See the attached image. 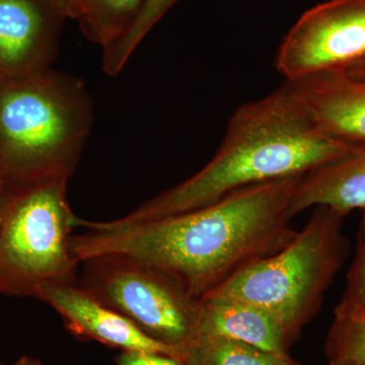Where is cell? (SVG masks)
<instances>
[{
    "instance_id": "obj_23",
    "label": "cell",
    "mask_w": 365,
    "mask_h": 365,
    "mask_svg": "<svg viewBox=\"0 0 365 365\" xmlns=\"http://www.w3.org/2000/svg\"><path fill=\"white\" fill-rule=\"evenodd\" d=\"M0 365H2L1 364H0Z\"/></svg>"
},
{
    "instance_id": "obj_14",
    "label": "cell",
    "mask_w": 365,
    "mask_h": 365,
    "mask_svg": "<svg viewBox=\"0 0 365 365\" xmlns=\"http://www.w3.org/2000/svg\"><path fill=\"white\" fill-rule=\"evenodd\" d=\"M76 16L86 39L106 48L133 25L145 0H76Z\"/></svg>"
},
{
    "instance_id": "obj_7",
    "label": "cell",
    "mask_w": 365,
    "mask_h": 365,
    "mask_svg": "<svg viewBox=\"0 0 365 365\" xmlns=\"http://www.w3.org/2000/svg\"><path fill=\"white\" fill-rule=\"evenodd\" d=\"M364 60L365 0H328L302 14L281 43L275 64L294 81Z\"/></svg>"
},
{
    "instance_id": "obj_5",
    "label": "cell",
    "mask_w": 365,
    "mask_h": 365,
    "mask_svg": "<svg viewBox=\"0 0 365 365\" xmlns=\"http://www.w3.org/2000/svg\"><path fill=\"white\" fill-rule=\"evenodd\" d=\"M66 178L7 182L0 204V294L33 297L41 285L78 282L72 230L81 218Z\"/></svg>"
},
{
    "instance_id": "obj_13",
    "label": "cell",
    "mask_w": 365,
    "mask_h": 365,
    "mask_svg": "<svg viewBox=\"0 0 365 365\" xmlns=\"http://www.w3.org/2000/svg\"><path fill=\"white\" fill-rule=\"evenodd\" d=\"M184 365H297L289 355L274 354L215 335H198L177 348Z\"/></svg>"
},
{
    "instance_id": "obj_18",
    "label": "cell",
    "mask_w": 365,
    "mask_h": 365,
    "mask_svg": "<svg viewBox=\"0 0 365 365\" xmlns=\"http://www.w3.org/2000/svg\"><path fill=\"white\" fill-rule=\"evenodd\" d=\"M117 365H184L180 360L162 353L122 351L117 357Z\"/></svg>"
},
{
    "instance_id": "obj_6",
    "label": "cell",
    "mask_w": 365,
    "mask_h": 365,
    "mask_svg": "<svg viewBox=\"0 0 365 365\" xmlns=\"http://www.w3.org/2000/svg\"><path fill=\"white\" fill-rule=\"evenodd\" d=\"M78 284L153 339L177 348L195 336L200 299L143 262L103 254L81 262Z\"/></svg>"
},
{
    "instance_id": "obj_19",
    "label": "cell",
    "mask_w": 365,
    "mask_h": 365,
    "mask_svg": "<svg viewBox=\"0 0 365 365\" xmlns=\"http://www.w3.org/2000/svg\"><path fill=\"white\" fill-rule=\"evenodd\" d=\"M50 2L53 6L58 7L62 11L66 14L68 19L76 20V0H45Z\"/></svg>"
},
{
    "instance_id": "obj_17",
    "label": "cell",
    "mask_w": 365,
    "mask_h": 365,
    "mask_svg": "<svg viewBox=\"0 0 365 365\" xmlns=\"http://www.w3.org/2000/svg\"><path fill=\"white\" fill-rule=\"evenodd\" d=\"M335 318H365V209L360 220L356 237V249L346 277V285Z\"/></svg>"
},
{
    "instance_id": "obj_2",
    "label": "cell",
    "mask_w": 365,
    "mask_h": 365,
    "mask_svg": "<svg viewBox=\"0 0 365 365\" xmlns=\"http://www.w3.org/2000/svg\"><path fill=\"white\" fill-rule=\"evenodd\" d=\"M354 145L324 131L285 83L234 113L215 155L194 176L114 222L126 225L179 215L254 185L304 176Z\"/></svg>"
},
{
    "instance_id": "obj_15",
    "label": "cell",
    "mask_w": 365,
    "mask_h": 365,
    "mask_svg": "<svg viewBox=\"0 0 365 365\" xmlns=\"http://www.w3.org/2000/svg\"><path fill=\"white\" fill-rule=\"evenodd\" d=\"M178 1L179 0H145L130 29L117 42L103 50V71L109 76H118L144 38Z\"/></svg>"
},
{
    "instance_id": "obj_4",
    "label": "cell",
    "mask_w": 365,
    "mask_h": 365,
    "mask_svg": "<svg viewBox=\"0 0 365 365\" xmlns=\"http://www.w3.org/2000/svg\"><path fill=\"white\" fill-rule=\"evenodd\" d=\"M345 217L334 209L317 206L284 248L203 297L241 300L260 307L297 339L318 314L327 290L349 255V242L343 232Z\"/></svg>"
},
{
    "instance_id": "obj_8",
    "label": "cell",
    "mask_w": 365,
    "mask_h": 365,
    "mask_svg": "<svg viewBox=\"0 0 365 365\" xmlns=\"http://www.w3.org/2000/svg\"><path fill=\"white\" fill-rule=\"evenodd\" d=\"M66 20L45 0H0V83L52 68Z\"/></svg>"
},
{
    "instance_id": "obj_21",
    "label": "cell",
    "mask_w": 365,
    "mask_h": 365,
    "mask_svg": "<svg viewBox=\"0 0 365 365\" xmlns=\"http://www.w3.org/2000/svg\"><path fill=\"white\" fill-rule=\"evenodd\" d=\"M13 365H43L39 359L29 355H23L20 359H16Z\"/></svg>"
},
{
    "instance_id": "obj_10",
    "label": "cell",
    "mask_w": 365,
    "mask_h": 365,
    "mask_svg": "<svg viewBox=\"0 0 365 365\" xmlns=\"http://www.w3.org/2000/svg\"><path fill=\"white\" fill-rule=\"evenodd\" d=\"M287 83L329 135L365 144V78L338 69Z\"/></svg>"
},
{
    "instance_id": "obj_22",
    "label": "cell",
    "mask_w": 365,
    "mask_h": 365,
    "mask_svg": "<svg viewBox=\"0 0 365 365\" xmlns=\"http://www.w3.org/2000/svg\"><path fill=\"white\" fill-rule=\"evenodd\" d=\"M6 180L0 170V204H1L2 197H4V191H6Z\"/></svg>"
},
{
    "instance_id": "obj_1",
    "label": "cell",
    "mask_w": 365,
    "mask_h": 365,
    "mask_svg": "<svg viewBox=\"0 0 365 365\" xmlns=\"http://www.w3.org/2000/svg\"><path fill=\"white\" fill-rule=\"evenodd\" d=\"M302 176L254 185L179 215L122 223L86 222L72 235L79 263L118 254L143 262L202 299L257 262L284 248L297 234L290 203Z\"/></svg>"
},
{
    "instance_id": "obj_16",
    "label": "cell",
    "mask_w": 365,
    "mask_h": 365,
    "mask_svg": "<svg viewBox=\"0 0 365 365\" xmlns=\"http://www.w3.org/2000/svg\"><path fill=\"white\" fill-rule=\"evenodd\" d=\"M330 365H365V318H335L326 342Z\"/></svg>"
},
{
    "instance_id": "obj_9",
    "label": "cell",
    "mask_w": 365,
    "mask_h": 365,
    "mask_svg": "<svg viewBox=\"0 0 365 365\" xmlns=\"http://www.w3.org/2000/svg\"><path fill=\"white\" fill-rule=\"evenodd\" d=\"M33 297L56 311L67 330L78 339L97 341L121 351L155 352L178 357L176 348L153 339L78 282L41 285Z\"/></svg>"
},
{
    "instance_id": "obj_12",
    "label": "cell",
    "mask_w": 365,
    "mask_h": 365,
    "mask_svg": "<svg viewBox=\"0 0 365 365\" xmlns=\"http://www.w3.org/2000/svg\"><path fill=\"white\" fill-rule=\"evenodd\" d=\"M317 206H326L345 216L365 209V144L354 145L333 162L302 177L290 203L297 216Z\"/></svg>"
},
{
    "instance_id": "obj_24",
    "label": "cell",
    "mask_w": 365,
    "mask_h": 365,
    "mask_svg": "<svg viewBox=\"0 0 365 365\" xmlns=\"http://www.w3.org/2000/svg\"><path fill=\"white\" fill-rule=\"evenodd\" d=\"M297 365H299V364H297Z\"/></svg>"
},
{
    "instance_id": "obj_11",
    "label": "cell",
    "mask_w": 365,
    "mask_h": 365,
    "mask_svg": "<svg viewBox=\"0 0 365 365\" xmlns=\"http://www.w3.org/2000/svg\"><path fill=\"white\" fill-rule=\"evenodd\" d=\"M198 335L222 336L280 355H288L295 340L272 314L248 302L223 297L200 299Z\"/></svg>"
},
{
    "instance_id": "obj_3",
    "label": "cell",
    "mask_w": 365,
    "mask_h": 365,
    "mask_svg": "<svg viewBox=\"0 0 365 365\" xmlns=\"http://www.w3.org/2000/svg\"><path fill=\"white\" fill-rule=\"evenodd\" d=\"M93 123L85 81L48 71L0 83V170L7 182L71 179Z\"/></svg>"
},
{
    "instance_id": "obj_20",
    "label": "cell",
    "mask_w": 365,
    "mask_h": 365,
    "mask_svg": "<svg viewBox=\"0 0 365 365\" xmlns=\"http://www.w3.org/2000/svg\"><path fill=\"white\" fill-rule=\"evenodd\" d=\"M351 73L352 76H359V78H365V60L359 62V63L354 64V66L349 67L348 69H345Z\"/></svg>"
}]
</instances>
